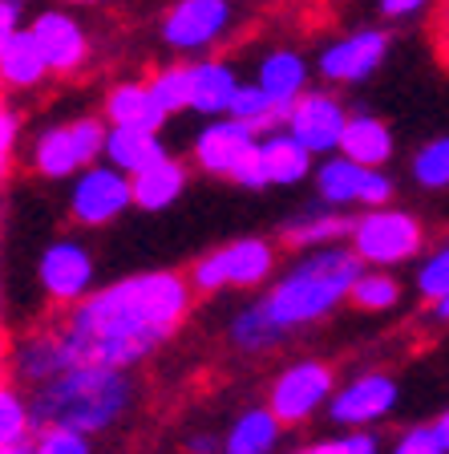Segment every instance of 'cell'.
I'll use <instances>...</instances> for the list:
<instances>
[{
	"mask_svg": "<svg viewBox=\"0 0 449 454\" xmlns=\"http://www.w3.org/2000/svg\"><path fill=\"white\" fill-rule=\"evenodd\" d=\"M190 293L195 284L166 268L134 272L94 288L85 301L69 304V317L57 325L69 365L134 369L187 321Z\"/></svg>",
	"mask_w": 449,
	"mask_h": 454,
	"instance_id": "6da1fadb",
	"label": "cell"
},
{
	"mask_svg": "<svg viewBox=\"0 0 449 454\" xmlns=\"http://www.w3.org/2000/svg\"><path fill=\"white\" fill-rule=\"evenodd\" d=\"M28 406L37 418V430L45 426H69L97 438L122 422L134 406V378L118 365H74L57 373L53 381L28 394Z\"/></svg>",
	"mask_w": 449,
	"mask_h": 454,
	"instance_id": "7a4b0ae2",
	"label": "cell"
},
{
	"mask_svg": "<svg viewBox=\"0 0 449 454\" xmlns=\"http://www.w3.org/2000/svg\"><path fill=\"white\" fill-rule=\"evenodd\" d=\"M365 272V260L356 255L352 244H328L308 247L291 268H283L267 288V309L288 333L304 329V325L324 321L332 309L352 296L356 276Z\"/></svg>",
	"mask_w": 449,
	"mask_h": 454,
	"instance_id": "3957f363",
	"label": "cell"
},
{
	"mask_svg": "<svg viewBox=\"0 0 449 454\" xmlns=\"http://www.w3.org/2000/svg\"><path fill=\"white\" fill-rule=\"evenodd\" d=\"M105 134H110V122H102L94 114L45 126V130L33 138L28 162H33V170H37L41 179H57V183L74 179L77 170L105 159Z\"/></svg>",
	"mask_w": 449,
	"mask_h": 454,
	"instance_id": "277c9868",
	"label": "cell"
},
{
	"mask_svg": "<svg viewBox=\"0 0 449 454\" xmlns=\"http://www.w3.org/2000/svg\"><path fill=\"white\" fill-rule=\"evenodd\" d=\"M275 276V247L259 236L231 239V244L215 247L195 260L190 268V284L195 293L215 296L223 288H259Z\"/></svg>",
	"mask_w": 449,
	"mask_h": 454,
	"instance_id": "5b68a950",
	"label": "cell"
},
{
	"mask_svg": "<svg viewBox=\"0 0 449 454\" xmlns=\"http://www.w3.org/2000/svg\"><path fill=\"white\" fill-rule=\"evenodd\" d=\"M422 239H425L422 219L384 203V207H365L356 215L348 244L356 247V255H360L365 264L397 268L422 252Z\"/></svg>",
	"mask_w": 449,
	"mask_h": 454,
	"instance_id": "8992f818",
	"label": "cell"
},
{
	"mask_svg": "<svg viewBox=\"0 0 449 454\" xmlns=\"http://www.w3.org/2000/svg\"><path fill=\"white\" fill-rule=\"evenodd\" d=\"M312 187L316 199L328 207H384L393 199V179L384 175V167H365V162L348 159V154H324L316 170H312Z\"/></svg>",
	"mask_w": 449,
	"mask_h": 454,
	"instance_id": "52a82bcc",
	"label": "cell"
},
{
	"mask_svg": "<svg viewBox=\"0 0 449 454\" xmlns=\"http://www.w3.org/2000/svg\"><path fill=\"white\" fill-rule=\"evenodd\" d=\"M134 207V179L126 170H118L110 159H97L94 167H85L74 175L69 187V215L81 227H110L113 219H122Z\"/></svg>",
	"mask_w": 449,
	"mask_h": 454,
	"instance_id": "ba28073f",
	"label": "cell"
},
{
	"mask_svg": "<svg viewBox=\"0 0 449 454\" xmlns=\"http://www.w3.org/2000/svg\"><path fill=\"white\" fill-rule=\"evenodd\" d=\"M337 394V373L328 361H316V357H304V361H291L288 369H280L267 389V406L280 414L283 426H304L328 410Z\"/></svg>",
	"mask_w": 449,
	"mask_h": 454,
	"instance_id": "9c48e42d",
	"label": "cell"
},
{
	"mask_svg": "<svg viewBox=\"0 0 449 454\" xmlns=\"http://www.w3.org/2000/svg\"><path fill=\"white\" fill-rule=\"evenodd\" d=\"M235 20L231 0H174L162 17V45L174 53H203L227 37Z\"/></svg>",
	"mask_w": 449,
	"mask_h": 454,
	"instance_id": "30bf717a",
	"label": "cell"
},
{
	"mask_svg": "<svg viewBox=\"0 0 449 454\" xmlns=\"http://www.w3.org/2000/svg\"><path fill=\"white\" fill-rule=\"evenodd\" d=\"M393 37L384 28H356L348 37H337L332 45H324L316 53V74L332 85H356L381 69V61L389 57Z\"/></svg>",
	"mask_w": 449,
	"mask_h": 454,
	"instance_id": "8fae6325",
	"label": "cell"
},
{
	"mask_svg": "<svg viewBox=\"0 0 449 454\" xmlns=\"http://www.w3.org/2000/svg\"><path fill=\"white\" fill-rule=\"evenodd\" d=\"M94 252L77 244V239H53L37 260V280L45 288V296L53 304H66V309L94 293Z\"/></svg>",
	"mask_w": 449,
	"mask_h": 454,
	"instance_id": "7c38bea8",
	"label": "cell"
},
{
	"mask_svg": "<svg viewBox=\"0 0 449 454\" xmlns=\"http://www.w3.org/2000/svg\"><path fill=\"white\" fill-rule=\"evenodd\" d=\"M263 134L255 126H247L244 118H235V114H219V118H206V126L195 134V167L206 170V175H215V179H231L239 162L259 146Z\"/></svg>",
	"mask_w": 449,
	"mask_h": 454,
	"instance_id": "4fadbf2b",
	"label": "cell"
},
{
	"mask_svg": "<svg viewBox=\"0 0 449 454\" xmlns=\"http://www.w3.org/2000/svg\"><path fill=\"white\" fill-rule=\"evenodd\" d=\"M401 402V389L389 373H360L348 386H340L328 402V418L340 426V430H365L376 426L397 410Z\"/></svg>",
	"mask_w": 449,
	"mask_h": 454,
	"instance_id": "5bb4252c",
	"label": "cell"
},
{
	"mask_svg": "<svg viewBox=\"0 0 449 454\" xmlns=\"http://www.w3.org/2000/svg\"><path fill=\"white\" fill-rule=\"evenodd\" d=\"M348 118H352V114L344 110L340 98H332L328 90H308V94L288 110V122L283 126H288V130L296 134L316 159H324V154L340 151V138H344Z\"/></svg>",
	"mask_w": 449,
	"mask_h": 454,
	"instance_id": "9a60e30c",
	"label": "cell"
},
{
	"mask_svg": "<svg viewBox=\"0 0 449 454\" xmlns=\"http://www.w3.org/2000/svg\"><path fill=\"white\" fill-rule=\"evenodd\" d=\"M37 33L41 49H45L53 74H77L89 61V33L81 28V20L66 9H41L28 20Z\"/></svg>",
	"mask_w": 449,
	"mask_h": 454,
	"instance_id": "2e32d148",
	"label": "cell"
},
{
	"mask_svg": "<svg viewBox=\"0 0 449 454\" xmlns=\"http://www.w3.org/2000/svg\"><path fill=\"white\" fill-rule=\"evenodd\" d=\"M9 365H12V378L25 381L28 389L45 386V381H53L57 373L74 369L69 365V353H66V340H61V329H41V333L20 337Z\"/></svg>",
	"mask_w": 449,
	"mask_h": 454,
	"instance_id": "e0dca14e",
	"label": "cell"
},
{
	"mask_svg": "<svg viewBox=\"0 0 449 454\" xmlns=\"http://www.w3.org/2000/svg\"><path fill=\"white\" fill-rule=\"evenodd\" d=\"M53 74L45 49H41L33 25H20L12 33H0V77L9 90H33Z\"/></svg>",
	"mask_w": 449,
	"mask_h": 454,
	"instance_id": "ac0fdd59",
	"label": "cell"
},
{
	"mask_svg": "<svg viewBox=\"0 0 449 454\" xmlns=\"http://www.w3.org/2000/svg\"><path fill=\"white\" fill-rule=\"evenodd\" d=\"M239 90H244V82H239L231 61H219V57L190 61V110L195 114H203V118L231 114Z\"/></svg>",
	"mask_w": 449,
	"mask_h": 454,
	"instance_id": "d6986e66",
	"label": "cell"
},
{
	"mask_svg": "<svg viewBox=\"0 0 449 454\" xmlns=\"http://www.w3.org/2000/svg\"><path fill=\"white\" fill-rule=\"evenodd\" d=\"M255 82H259L283 110H291V106L312 90V66H308V57L296 53V49H272V53L259 57Z\"/></svg>",
	"mask_w": 449,
	"mask_h": 454,
	"instance_id": "ffe728a7",
	"label": "cell"
},
{
	"mask_svg": "<svg viewBox=\"0 0 449 454\" xmlns=\"http://www.w3.org/2000/svg\"><path fill=\"white\" fill-rule=\"evenodd\" d=\"M170 151L162 142V130H154V126H110V134H105V159L126 175H138Z\"/></svg>",
	"mask_w": 449,
	"mask_h": 454,
	"instance_id": "44dd1931",
	"label": "cell"
},
{
	"mask_svg": "<svg viewBox=\"0 0 449 454\" xmlns=\"http://www.w3.org/2000/svg\"><path fill=\"white\" fill-rule=\"evenodd\" d=\"M259 146H263L267 175H272V187H296V183L312 179V170H316V154H312L308 146L288 130V126L263 134Z\"/></svg>",
	"mask_w": 449,
	"mask_h": 454,
	"instance_id": "7402d4cb",
	"label": "cell"
},
{
	"mask_svg": "<svg viewBox=\"0 0 449 454\" xmlns=\"http://www.w3.org/2000/svg\"><path fill=\"white\" fill-rule=\"evenodd\" d=\"M134 179V207L138 211H170L182 199V191H187V167L178 159H159L150 162L146 170H138V175H130Z\"/></svg>",
	"mask_w": 449,
	"mask_h": 454,
	"instance_id": "603a6c76",
	"label": "cell"
},
{
	"mask_svg": "<svg viewBox=\"0 0 449 454\" xmlns=\"http://www.w3.org/2000/svg\"><path fill=\"white\" fill-rule=\"evenodd\" d=\"M102 114L110 126H166V110L154 102L150 82H118L110 85V94L102 102Z\"/></svg>",
	"mask_w": 449,
	"mask_h": 454,
	"instance_id": "cb8c5ba5",
	"label": "cell"
},
{
	"mask_svg": "<svg viewBox=\"0 0 449 454\" xmlns=\"http://www.w3.org/2000/svg\"><path fill=\"white\" fill-rule=\"evenodd\" d=\"M280 442H283V422L272 406L244 410L223 434L227 454H272Z\"/></svg>",
	"mask_w": 449,
	"mask_h": 454,
	"instance_id": "d4e9b609",
	"label": "cell"
},
{
	"mask_svg": "<svg viewBox=\"0 0 449 454\" xmlns=\"http://www.w3.org/2000/svg\"><path fill=\"white\" fill-rule=\"evenodd\" d=\"M352 223H356V215H348L344 207H328V203H320L316 211L296 215L291 223H283V244L299 247V252L340 244V239L352 236Z\"/></svg>",
	"mask_w": 449,
	"mask_h": 454,
	"instance_id": "484cf974",
	"label": "cell"
},
{
	"mask_svg": "<svg viewBox=\"0 0 449 454\" xmlns=\"http://www.w3.org/2000/svg\"><path fill=\"white\" fill-rule=\"evenodd\" d=\"M397 142H393V130L373 118V114H352L344 126V138H340V154L348 159L365 162V167H384V162L393 159Z\"/></svg>",
	"mask_w": 449,
	"mask_h": 454,
	"instance_id": "4316f807",
	"label": "cell"
},
{
	"mask_svg": "<svg viewBox=\"0 0 449 454\" xmlns=\"http://www.w3.org/2000/svg\"><path fill=\"white\" fill-rule=\"evenodd\" d=\"M227 337H231V345L239 353H267L272 345H280V340L288 337V329L272 317L267 301H252V304H244V309L231 317Z\"/></svg>",
	"mask_w": 449,
	"mask_h": 454,
	"instance_id": "83f0119b",
	"label": "cell"
},
{
	"mask_svg": "<svg viewBox=\"0 0 449 454\" xmlns=\"http://www.w3.org/2000/svg\"><path fill=\"white\" fill-rule=\"evenodd\" d=\"M37 418L28 397H20L12 386L0 389V450L4 454H28L37 450Z\"/></svg>",
	"mask_w": 449,
	"mask_h": 454,
	"instance_id": "f1b7e54d",
	"label": "cell"
},
{
	"mask_svg": "<svg viewBox=\"0 0 449 454\" xmlns=\"http://www.w3.org/2000/svg\"><path fill=\"white\" fill-rule=\"evenodd\" d=\"M348 301H352L356 309H365V312H389V309L401 304V280H397L389 268L365 264V272L356 276L352 296H348Z\"/></svg>",
	"mask_w": 449,
	"mask_h": 454,
	"instance_id": "f546056e",
	"label": "cell"
},
{
	"mask_svg": "<svg viewBox=\"0 0 449 454\" xmlns=\"http://www.w3.org/2000/svg\"><path fill=\"white\" fill-rule=\"evenodd\" d=\"M231 114H235V118H244L247 126H255L259 134H272V130H280V126L288 122V110H283V106L275 102V98L267 94L259 82H252V85H244V90H239Z\"/></svg>",
	"mask_w": 449,
	"mask_h": 454,
	"instance_id": "4dcf8cb0",
	"label": "cell"
},
{
	"mask_svg": "<svg viewBox=\"0 0 449 454\" xmlns=\"http://www.w3.org/2000/svg\"><path fill=\"white\" fill-rule=\"evenodd\" d=\"M413 183L425 191L449 187V134L445 138H430L422 151L413 154Z\"/></svg>",
	"mask_w": 449,
	"mask_h": 454,
	"instance_id": "1f68e13d",
	"label": "cell"
},
{
	"mask_svg": "<svg viewBox=\"0 0 449 454\" xmlns=\"http://www.w3.org/2000/svg\"><path fill=\"white\" fill-rule=\"evenodd\" d=\"M150 94L166 110V118L190 110V66H170L150 77Z\"/></svg>",
	"mask_w": 449,
	"mask_h": 454,
	"instance_id": "d6a6232c",
	"label": "cell"
},
{
	"mask_svg": "<svg viewBox=\"0 0 449 454\" xmlns=\"http://www.w3.org/2000/svg\"><path fill=\"white\" fill-rule=\"evenodd\" d=\"M413 284H417V293H422L425 301H437V296L449 293V244L433 247V252L425 255L422 264H417Z\"/></svg>",
	"mask_w": 449,
	"mask_h": 454,
	"instance_id": "836d02e7",
	"label": "cell"
},
{
	"mask_svg": "<svg viewBox=\"0 0 449 454\" xmlns=\"http://www.w3.org/2000/svg\"><path fill=\"white\" fill-rule=\"evenodd\" d=\"M89 446H94V438L81 430H69V426H45L37 434L41 454H89Z\"/></svg>",
	"mask_w": 449,
	"mask_h": 454,
	"instance_id": "e575fe53",
	"label": "cell"
},
{
	"mask_svg": "<svg viewBox=\"0 0 449 454\" xmlns=\"http://www.w3.org/2000/svg\"><path fill=\"white\" fill-rule=\"evenodd\" d=\"M308 450L312 454H376L381 438L368 434V430H348V434H337V438H316Z\"/></svg>",
	"mask_w": 449,
	"mask_h": 454,
	"instance_id": "d590c367",
	"label": "cell"
},
{
	"mask_svg": "<svg viewBox=\"0 0 449 454\" xmlns=\"http://www.w3.org/2000/svg\"><path fill=\"white\" fill-rule=\"evenodd\" d=\"M231 183L235 187H244V191H267L272 187V175H267V162H263V146H255V151L239 162V170L231 175Z\"/></svg>",
	"mask_w": 449,
	"mask_h": 454,
	"instance_id": "8d00e7d4",
	"label": "cell"
},
{
	"mask_svg": "<svg viewBox=\"0 0 449 454\" xmlns=\"http://www.w3.org/2000/svg\"><path fill=\"white\" fill-rule=\"evenodd\" d=\"M397 454H441V442H437V430H433V422L409 426V430L397 438Z\"/></svg>",
	"mask_w": 449,
	"mask_h": 454,
	"instance_id": "74e56055",
	"label": "cell"
},
{
	"mask_svg": "<svg viewBox=\"0 0 449 454\" xmlns=\"http://www.w3.org/2000/svg\"><path fill=\"white\" fill-rule=\"evenodd\" d=\"M17 138H20V118H17V110H12V106H4V110H0V159H4V167L12 162Z\"/></svg>",
	"mask_w": 449,
	"mask_h": 454,
	"instance_id": "f35d334b",
	"label": "cell"
},
{
	"mask_svg": "<svg viewBox=\"0 0 449 454\" xmlns=\"http://www.w3.org/2000/svg\"><path fill=\"white\" fill-rule=\"evenodd\" d=\"M425 4H430V0H381V12L389 20H409V17H417V12H425Z\"/></svg>",
	"mask_w": 449,
	"mask_h": 454,
	"instance_id": "ab89813d",
	"label": "cell"
},
{
	"mask_svg": "<svg viewBox=\"0 0 449 454\" xmlns=\"http://www.w3.org/2000/svg\"><path fill=\"white\" fill-rule=\"evenodd\" d=\"M20 12H25V0H0V33L20 28Z\"/></svg>",
	"mask_w": 449,
	"mask_h": 454,
	"instance_id": "60d3db41",
	"label": "cell"
},
{
	"mask_svg": "<svg viewBox=\"0 0 449 454\" xmlns=\"http://www.w3.org/2000/svg\"><path fill=\"white\" fill-rule=\"evenodd\" d=\"M433 430H437L441 454H449V410H445V414H437V418H433Z\"/></svg>",
	"mask_w": 449,
	"mask_h": 454,
	"instance_id": "b9f144b4",
	"label": "cell"
},
{
	"mask_svg": "<svg viewBox=\"0 0 449 454\" xmlns=\"http://www.w3.org/2000/svg\"><path fill=\"white\" fill-rule=\"evenodd\" d=\"M433 321L449 325V293H445V296H437V301H433Z\"/></svg>",
	"mask_w": 449,
	"mask_h": 454,
	"instance_id": "7bdbcfd3",
	"label": "cell"
},
{
	"mask_svg": "<svg viewBox=\"0 0 449 454\" xmlns=\"http://www.w3.org/2000/svg\"><path fill=\"white\" fill-rule=\"evenodd\" d=\"M219 438H195V442H190V450H219Z\"/></svg>",
	"mask_w": 449,
	"mask_h": 454,
	"instance_id": "ee69618b",
	"label": "cell"
},
{
	"mask_svg": "<svg viewBox=\"0 0 449 454\" xmlns=\"http://www.w3.org/2000/svg\"><path fill=\"white\" fill-rule=\"evenodd\" d=\"M66 4H102V0H66Z\"/></svg>",
	"mask_w": 449,
	"mask_h": 454,
	"instance_id": "f6af8a7d",
	"label": "cell"
}]
</instances>
